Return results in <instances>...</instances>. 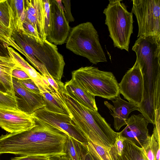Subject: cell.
I'll return each instance as SVG.
<instances>
[{"instance_id": "obj_21", "label": "cell", "mask_w": 160, "mask_h": 160, "mask_svg": "<svg viewBox=\"0 0 160 160\" xmlns=\"http://www.w3.org/2000/svg\"><path fill=\"white\" fill-rule=\"evenodd\" d=\"M83 147L99 160H118V154L114 145L110 151L90 140Z\"/></svg>"}, {"instance_id": "obj_41", "label": "cell", "mask_w": 160, "mask_h": 160, "mask_svg": "<svg viewBox=\"0 0 160 160\" xmlns=\"http://www.w3.org/2000/svg\"><path fill=\"white\" fill-rule=\"evenodd\" d=\"M92 157L93 160H99V159H98V158H97L96 157H95L94 156H93L92 155Z\"/></svg>"}, {"instance_id": "obj_9", "label": "cell", "mask_w": 160, "mask_h": 160, "mask_svg": "<svg viewBox=\"0 0 160 160\" xmlns=\"http://www.w3.org/2000/svg\"><path fill=\"white\" fill-rule=\"evenodd\" d=\"M120 94L139 108L143 99V81L138 64L136 61L132 68L127 71L118 83Z\"/></svg>"}, {"instance_id": "obj_31", "label": "cell", "mask_w": 160, "mask_h": 160, "mask_svg": "<svg viewBox=\"0 0 160 160\" xmlns=\"http://www.w3.org/2000/svg\"><path fill=\"white\" fill-rule=\"evenodd\" d=\"M62 1L64 8V12L67 20L68 22L74 21V19L71 12L70 0H62Z\"/></svg>"}, {"instance_id": "obj_32", "label": "cell", "mask_w": 160, "mask_h": 160, "mask_svg": "<svg viewBox=\"0 0 160 160\" xmlns=\"http://www.w3.org/2000/svg\"><path fill=\"white\" fill-rule=\"evenodd\" d=\"M12 32L0 25V41L5 45L9 38L11 37Z\"/></svg>"}, {"instance_id": "obj_37", "label": "cell", "mask_w": 160, "mask_h": 160, "mask_svg": "<svg viewBox=\"0 0 160 160\" xmlns=\"http://www.w3.org/2000/svg\"><path fill=\"white\" fill-rule=\"evenodd\" d=\"M160 148L157 151L156 156V160H160Z\"/></svg>"}, {"instance_id": "obj_17", "label": "cell", "mask_w": 160, "mask_h": 160, "mask_svg": "<svg viewBox=\"0 0 160 160\" xmlns=\"http://www.w3.org/2000/svg\"><path fill=\"white\" fill-rule=\"evenodd\" d=\"M42 96L46 109L53 112L68 115L58 92L50 85H37Z\"/></svg>"}, {"instance_id": "obj_35", "label": "cell", "mask_w": 160, "mask_h": 160, "mask_svg": "<svg viewBox=\"0 0 160 160\" xmlns=\"http://www.w3.org/2000/svg\"><path fill=\"white\" fill-rule=\"evenodd\" d=\"M84 160H93L92 155L87 151L84 158Z\"/></svg>"}, {"instance_id": "obj_20", "label": "cell", "mask_w": 160, "mask_h": 160, "mask_svg": "<svg viewBox=\"0 0 160 160\" xmlns=\"http://www.w3.org/2000/svg\"><path fill=\"white\" fill-rule=\"evenodd\" d=\"M6 48L9 56L13 59L18 67L24 71L36 85H49L45 78L37 71L13 48L8 46H6Z\"/></svg>"}, {"instance_id": "obj_7", "label": "cell", "mask_w": 160, "mask_h": 160, "mask_svg": "<svg viewBox=\"0 0 160 160\" xmlns=\"http://www.w3.org/2000/svg\"><path fill=\"white\" fill-rule=\"evenodd\" d=\"M131 12L138 28L137 37L160 36V0H133Z\"/></svg>"}, {"instance_id": "obj_33", "label": "cell", "mask_w": 160, "mask_h": 160, "mask_svg": "<svg viewBox=\"0 0 160 160\" xmlns=\"http://www.w3.org/2000/svg\"><path fill=\"white\" fill-rule=\"evenodd\" d=\"M12 77L18 80H23L30 78L28 75L23 70L18 67L14 68L12 71Z\"/></svg>"}, {"instance_id": "obj_10", "label": "cell", "mask_w": 160, "mask_h": 160, "mask_svg": "<svg viewBox=\"0 0 160 160\" xmlns=\"http://www.w3.org/2000/svg\"><path fill=\"white\" fill-rule=\"evenodd\" d=\"M32 117L61 130L68 136L80 142L82 147L88 142L79 133L68 115L50 111L44 108L38 109L31 114Z\"/></svg>"}, {"instance_id": "obj_29", "label": "cell", "mask_w": 160, "mask_h": 160, "mask_svg": "<svg viewBox=\"0 0 160 160\" xmlns=\"http://www.w3.org/2000/svg\"><path fill=\"white\" fill-rule=\"evenodd\" d=\"M18 80L27 89L36 93H40L38 87L31 79Z\"/></svg>"}, {"instance_id": "obj_12", "label": "cell", "mask_w": 160, "mask_h": 160, "mask_svg": "<svg viewBox=\"0 0 160 160\" xmlns=\"http://www.w3.org/2000/svg\"><path fill=\"white\" fill-rule=\"evenodd\" d=\"M14 97L18 110L31 114L36 110L44 108L45 105L40 93L29 90L18 80L12 77Z\"/></svg>"}, {"instance_id": "obj_15", "label": "cell", "mask_w": 160, "mask_h": 160, "mask_svg": "<svg viewBox=\"0 0 160 160\" xmlns=\"http://www.w3.org/2000/svg\"><path fill=\"white\" fill-rule=\"evenodd\" d=\"M111 101L114 106L107 101L104 102V104L114 118V128L119 131L122 126L126 125L129 114L135 110L138 111L139 108L134 103L122 99L120 94Z\"/></svg>"}, {"instance_id": "obj_13", "label": "cell", "mask_w": 160, "mask_h": 160, "mask_svg": "<svg viewBox=\"0 0 160 160\" xmlns=\"http://www.w3.org/2000/svg\"><path fill=\"white\" fill-rule=\"evenodd\" d=\"M148 123L142 114L132 115L128 118L126 126L120 132L126 140L142 148L149 136L148 128Z\"/></svg>"}, {"instance_id": "obj_19", "label": "cell", "mask_w": 160, "mask_h": 160, "mask_svg": "<svg viewBox=\"0 0 160 160\" xmlns=\"http://www.w3.org/2000/svg\"><path fill=\"white\" fill-rule=\"evenodd\" d=\"M18 66L15 61L9 56L0 55V82L8 93L14 97L12 74Z\"/></svg>"}, {"instance_id": "obj_34", "label": "cell", "mask_w": 160, "mask_h": 160, "mask_svg": "<svg viewBox=\"0 0 160 160\" xmlns=\"http://www.w3.org/2000/svg\"><path fill=\"white\" fill-rule=\"evenodd\" d=\"M10 160H56L55 158L34 156H20L11 158Z\"/></svg>"}, {"instance_id": "obj_2", "label": "cell", "mask_w": 160, "mask_h": 160, "mask_svg": "<svg viewBox=\"0 0 160 160\" xmlns=\"http://www.w3.org/2000/svg\"><path fill=\"white\" fill-rule=\"evenodd\" d=\"M11 37L8 39V46L23 55L42 76L50 75L61 81L65 62L56 45L47 39L43 43H38L22 32L12 31Z\"/></svg>"}, {"instance_id": "obj_6", "label": "cell", "mask_w": 160, "mask_h": 160, "mask_svg": "<svg viewBox=\"0 0 160 160\" xmlns=\"http://www.w3.org/2000/svg\"><path fill=\"white\" fill-rule=\"evenodd\" d=\"M120 0H109L103 11L105 24L115 47L128 52L130 38L133 33V14Z\"/></svg>"}, {"instance_id": "obj_36", "label": "cell", "mask_w": 160, "mask_h": 160, "mask_svg": "<svg viewBox=\"0 0 160 160\" xmlns=\"http://www.w3.org/2000/svg\"><path fill=\"white\" fill-rule=\"evenodd\" d=\"M0 91L4 93H8L4 85L0 82Z\"/></svg>"}, {"instance_id": "obj_23", "label": "cell", "mask_w": 160, "mask_h": 160, "mask_svg": "<svg viewBox=\"0 0 160 160\" xmlns=\"http://www.w3.org/2000/svg\"><path fill=\"white\" fill-rule=\"evenodd\" d=\"M82 147L80 142L68 136L65 145L66 155L70 160H82Z\"/></svg>"}, {"instance_id": "obj_1", "label": "cell", "mask_w": 160, "mask_h": 160, "mask_svg": "<svg viewBox=\"0 0 160 160\" xmlns=\"http://www.w3.org/2000/svg\"><path fill=\"white\" fill-rule=\"evenodd\" d=\"M33 119L36 125L31 129L0 136V154L11 153L55 159L66 155L68 136L55 127Z\"/></svg>"}, {"instance_id": "obj_30", "label": "cell", "mask_w": 160, "mask_h": 160, "mask_svg": "<svg viewBox=\"0 0 160 160\" xmlns=\"http://www.w3.org/2000/svg\"><path fill=\"white\" fill-rule=\"evenodd\" d=\"M126 139L122 137L120 132H117L115 146L118 156H121L123 151V142Z\"/></svg>"}, {"instance_id": "obj_18", "label": "cell", "mask_w": 160, "mask_h": 160, "mask_svg": "<svg viewBox=\"0 0 160 160\" xmlns=\"http://www.w3.org/2000/svg\"><path fill=\"white\" fill-rule=\"evenodd\" d=\"M12 31L22 32L23 23L26 18L24 0H8Z\"/></svg>"}, {"instance_id": "obj_26", "label": "cell", "mask_w": 160, "mask_h": 160, "mask_svg": "<svg viewBox=\"0 0 160 160\" xmlns=\"http://www.w3.org/2000/svg\"><path fill=\"white\" fill-rule=\"evenodd\" d=\"M0 108L17 109L15 98L8 93L0 91Z\"/></svg>"}, {"instance_id": "obj_40", "label": "cell", "mask_w": 160, "mask_h": 160, "mask_svg": "<svg viewBox=\"0 0 160 160\" xmlns=\"http://www.w3.org/2000/svg\"><path fill=\"white\" fill-rule=\"evenodd\" d=\"M0 42H1V43H2L0 41ZM2 44H0V55H2V56H3V55H2L3 53H2V50L1 49V48H3V47H2Z\"/></svg>"}, {"instance_id": "obj_4", "label": "cell", "mask_w": 160, "mask_h": 160, "mask_svg": "<svg viewBox=\"0 0 160 160\" xmlns=\"http://www.w3.org/2000/svg\"><path fill=\"white\" fill-rule=\"evenodd\" d=\"M66 47L75 54L87 58L93 64L107 62L98 32L90 22L80 23L72 28Z\"/></svg>"}, {"instance_id": "obj_38", "label": "cell", "mask_w": 160, "mask_h": 160, "mask_svg": "<svg viewBox=\"0 0 160 160\" xmlns=\"http://www.w3.org/2000/svg\"><path fill=\"white\" fill-rule=\"evenodd\" d=\"M58 160H70L67 156H62L58 159Z\"/></svg>"}, {"instance_id": "obj_16", "label": "cell", "mask_w": 160, "mask_h": 160, "mask_svg": "<svg viewBox=\"0 0 160 160\" xmlns=\"http://www.w3.org/2000/svg\"><path fill=\"white\" fill-rule=\"evenodd\" d=\"M65 92L80 104L92 110L98 111L95 99L92 96L80 87L72 79L64 84Z\"/></svg>"}, {"instance_id": "obj_27", "label": "cell", "mask_w": 160, "mask_h": 160, "mask_svg": "<svg viewBox=\"0 0 160 160\" xmlns=\"http://www.w3.org/2000/svg\"><path fill=\"white\" fill-rule=\"evenodd\" d=\"M23 31L37 42L43 43L44 41L42 40L38 34L34 27L28 22L24 21L23 23Z\"/></svg>"}, {"instance_id": "obj_22", "label": "cell", "mask_w": 160, "mask_h": 160, "mask_svg": "<svg viewBox=\"0 0 160 160\" xmlns=\"http://www.w3.org/2000/svg\"><path fill=\"white\" fill-rule=\"evenodd\" d=\"M121 156H117L118 160H148L142 148L127 140L123 142Z\"/></svg>"}, {"instance_id": "obj_14", "label": "cell", "mask_w": 160, "mask_h": 160, "mask_svg": "<svg viewBox=\"0 0 160 160\" xmlns=\"http://www.w3.org/2000/svg\"><path fill=\"white\" fill-rule=\"evenodd\" d=\"M26 21L35 28L40 38L46 39V15L43 0H26Z\"/></svg>"}, {"instance_id": "obj_28", "label": "cell", "mask_w": 160, "mask_h": 160, "mask_svg": "<svg viewBox=\"0 0 160 160\" xmlns=\"http://www.w3.org/2000/svg\"><path fill=\"white\" fill-rule=\"evenodd\" d=\"M43 76L50 85L58 93L65 91L64 84L61 81L55 79L50 75H47Z\"/></svg>"}, {"instance_id": "obj_25", "label": "cell", "mask_w": 160, "mask_h": 160, "mask_svg": "<svg viewBox=\"0 0 160 160\" xmlns=\"http://www.w3.org/2000/svg\"><path fill=\"white\" fill-rule=\"evenodd\" d=\"M0 25L12 32L8 0H0Z\"/></svg>"}, {"instance_id": "obj_8", "label": "cell", "mask_w": 160, "mask_h": 160, "mask_svg": "<svg viewBox=\"0 0 160 160\" xmlns=\"http://www.w3.org/2000/svg\"><path fill=\"white\" fill-rule=\"evenodd\" d=\"M50 17L46 39L55 45H61L67 39L70 28L63 10L56 0H49Z\"/></svg>"}, {"instance_id": "obj_5", "label": "cell", "mask_w": 160, "mask_h": 160, "mask_svg": "<svg viewBox=\"0 0 160 160\" xmlns=\"http://www.w3.org/2000/svg\"><path fill=\"white\" fill-rule=\"evenodd\" d=\"M71 79L94 97L111 100L120 94L118 83L110 72L92 66L82 67L72 72Z\"/></svg>"}, {"instance_id": "obj_3", "label": "cell", "mask_w": 160, "mask_h": 160, "mask_svg": "<svg viewBox=\"0 0 160 160\" xmlns=\"http://www.w3.org/2000/svg\"><path fill=\"white\" fill-rule=\"evenodd\" d=\"M58 94L80 134L88 141L110 151L114 145L117 132L98 111L82 105L65 91Z\"/></svg>"}, {"instance_id": "obj_11", "label": "cell", "mask_w": 160, "mask_h": 160, "mask_svg": "<svg viewBox=\"0 0 160 160\" xmlns=\"http://www.w3.org/2000/svg\"><path fill=\"white\" fill-rule=\"evenodd\" d=\"M36 125L31 114L18 109L0 108V127L10 133L29 130Z\"/></svg>"}, {"instance_id": "obj_24", "label": "cell", "mask_w": 160, "mask_h": 160, "mask_svg": "<svg viewBox=\"0 0 160 160\" xmlns=\"http://www.w3.org/2000/svg\"><path fill=\"white\" fill-rule=\"evenodd\" d=\"M142 148L148 160H156V154L160 145L153 134L149 136Z\"/></svg>"}, {"instance_id": "obj_39", "label": "cell", "mask_w": 160, "mask_h": 160, "mask_svg": "<svg viewBox=\"0 0 160 160\" xmlns=\"http://www.w3.org/2000/svg\"><path fill=\"white\" fill-rule=\"evenodd\" d=\"M87 152V151H86L85 152H83L82 154V160H84V158Z\"/></svg>"}]
</instances>
